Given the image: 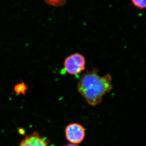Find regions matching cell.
Returning a JSON list of instances; mask_svg holds the SVG:
<instances>
[{
	"mask_svg": "<svg viewBox=\"0 0 146 146\" xmlns=\"http://www.w3.org/2000/svg\"><path fill=\"white\" fill-rule=\"evenodd\" d=\"M65 146H78L77 145H76L74 144H69L68 145H66Z\"/></svg>",
	"mask_w": 146,
	"mask_h": 146,
	"instance_id": "7",
	"label": "cell"
},
{
	"mask_svg": "<svg viewBox=\"0 0 146 146\" xmlns=\"http://www.w3.org/2000/svg\"><path fill=\"white\" fill-rule=\"evenodd\" d=\"M112 80L109 74L100 76L94 68L81 77L78 85V92L89 105L96 106L102 102L103 96L112 90Z\"/></svg>",
	"mask_w": 146,
	"mask_h": 146,
	"instance_id": "1",
	"label": "cell"
},
{
	"mask_svg": "<svg viewBox=\"0 0 146 146\" xmlns=\"http://www.w3.org/2000/svg\"><path fill=\"white\" fill-rule=\"evenodd\" d=\"M20 146H49L48 141L35 132L27 136L21 141Z\"/></svg>",
	"mask_w": 146,
	"mask_h": 146,
	"instance_id": "4",
	"label": "cell"
},
{
	"mask_svg": "<svg viewBox=\"0 0 146 146\" xmlns=\"http://www.w3.org/2000/svg\"><path fill=\"white\" fill-rule=\"evenodd\" d=\"M65 136L69 142L77 144L81 143L85 137V129L82 126L76 123L70 124L65 128Z\"/></svg>",
	"mask_w": 146,
	"mask_h": 146,
	"instance_id": "3",
	"label": "cell"
},
{
	"mask_svg": "<svg viewBox=\"0 0 146 146\" xmlns=\"http://www.w3.org/2000/svg\"><path fill=\"white\" fill-rule=\"evenodd\" d=\"M28 90V87L23 82L21 83L17 84L14 87V90L15 93L18 95H22L25 96L26 91Z\"/></svg>",
	"mask_w": 146,
	"mask_h": 146,
	"instance_id": "5",
	"label": "cell"
},
{
	"mask_svg": "<svg viewBox=\"0 0 146 146\" xmlns=\"http://www.w3.org/2000/svg\"><path fill=\"white\" fill-rule=\"evenodd\" d=\"M85 65L86 60L84 56L81 54L76 53L65 58L64 70L70 74L76 75L85 70Z\"/></svg>",
	"mask_w": 146,
	"mask_h": 146,
	"instance_id": "2",
	"label": "cell"
},
{
	"mask_svg": "<svg viewBox=\"0 0 146 146\" xmlns=\"http://www.w3.org/2000/svg\"><path fill=\"white\" fill-rule=\"evenodd\" d=\"M133 5L140 9H144L146 7V0H131Z\"/></svg>",
	"mask_w": 146,
	"mask_h": 146,
	"instance_id": "6",
	"label": "cell"
}]
</instances>
